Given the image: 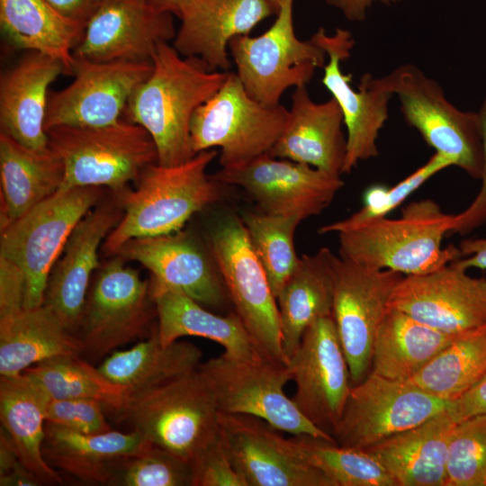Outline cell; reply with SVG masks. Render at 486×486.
Segmentation results:
<instances>
[{
  "mask_svg": "<svg viewBox=\"0 0 486 486\" xmlns=\"http://www.w3.org/2000/svg\"><path fill=\"white\" fill-rule=\"evenodd\" d=\"M152 66L130 97L125 113L152 138L158 163L175 166L196 155L190 137L193 116L220 89L229 71H211L201 59L182 56L168 42L158 44Z\"/></svg>",
  "mask_w": 486,
  "mask_h": 486,
  "instance_id": "cell-1",
  "label": "cell"
},
{
  "mask_svg": "<svg viewBox=\"0 0 486 486\" xmlns=\"http://www.w3.org/2000/svg\"><path fill=\"white\" fill-rule=\"evenodd\" d=\"M217 154L209 149L175 166L150 164L133 189L112 194L123 214L103 243L105 256H115L132 238L177 232L195 212L219 201L223 184L206 173Z\"/></svg>",
  "mask_w": 486,
  "mask_h": 486,
  "instance_id": "cell-2",
  "label": "cell"
},
{
  "mask_svg": "<svg viewBox=\"0 0 486 486\" xmlns=\"http://www.w3.org/2000/svg\"><path fill=\"white\" fill-rule=\"evenodd\" d=\"M453 217L431 199L412 202L399 218L383 217L338 234L339 256L402 275L433 271L461 257L458 247L442 248Z\"/></svg>",
  "mask_w": 486,
  "mask_h": 486,
  "instance_id": "cell-3",
  "label": "cell"
},
{
  "mask_svg": "<svg viewBox=\"0 0 486 486\" xmlns=\"http://www.w3.org/2000/svg\"><path fill=\"white\" fill-rule=\"evenodd\" d=\"M220 410L198 369L130 394L118 413L152 445L191 462L220 436Z\"/></svg>",
  "mask_w": 486,
  "mask_h": 486,
  "instance_id": "cell-4",
  "label": "cell"
},
{
  "mask_svg": "<svg viewBox=\"0 0 486 486\" xmlns=\"http://www.w3.org/2000/svg\"><path fill=\"white\" fill-rule=\"evenodd\" d=\"M46 132L49 148L64 166L62 189L100 186L117 194L158 162L148 132L129 121L102 127L58 126Z\"/></svg>",
  "mask_w": 486,
  "mask_h": 486,
  "instance_id": "cell-5",
  "label": "cell"
},
{
  "mask_svg": "<svg viewBox=\"0 0 486 486\" xmlns=\"http://www.w3.org/2000/svg\"><path fill=\"white\" fill-rule=\"evenodd\" d=\"M104 187L59 189L1 229L0 256L24 274L23 307L43 304L50 273L77 223L104 199Z\"/></svg>",
  "mask_w": 486,
  "mask_h": 486,
  "instance_id": "cell-6",
  "label": "cell"
},
{
  "mask_svg": "<svg viewBox=\"0 0 486 486\" xmlns=\"http://www.w3.org/2000/svg\"><path fill=\"white\" fill-rule=\"evenodd\" d=\"M207 247L235 312L263 357L288 365L276 297L241 218L229 214L217 221Z\"/></svg>",
  "mask_w": 486,
  "mask_h": 486,
  "instance_id": "cell-7",
  "label": "cell"
},
{
  "mask_svg": "<svg viewBox=\"0 0 486 486\" xmlns=\"http://www.w3.org/2000/svg\"><path fill=\"white\" fill-rule=\"evenodd\" d=\"M289 110L253 99L236 73L194 112L191 144L194 154L220 148L221 168L241 166L267 154L281 135Z\"/></svg>",
  "mask_w": 486,
  "mask_h": 486,
  "instance_id": "cell-8",
  "label": "cell"
},
{
  "mask_svg": "<svg viewBox=\"0 0 486 486\" xmlns=\"http://www.w3.org/2000/svg\"><path fill=\"white\" fill-rule=\"evenodd\" d=\"M101 264L89 287L76 337L92 359L108 356L145 336L157 317L149 280L115 255Z\"/></svg>",
  "mask_w": 486,
  "mask_h": 486,
  "instance_id": "cell-9",
  "label": "cell"
},
{
  "mask_svg": "<svg viewBox=\"0 0 486 486\" xmlns=\"http://www.w3.org/2000/svg\"><path fill=\"white\" fill-rule=\"evenodd\" d=\"M229 50L249 96L268 106L279 105L288 88L306 86L316 68H323L327 57L311 39L297 38L293 0L283 1L264 33L237 36L229 42Z\"/></svg>",
  "mask_w": 486,
  "mask_h": 486,
  "instance_id": "cell-10",
  "label": "cell"
},
{
  "mask_svg": "<svg viewBox=\"0 0 486 486\" xmlns=\"http://www.w3.org/2000/svg\"><path fill=\"white\" fill-rule=\"evenodd\" d=\"M199 370L209 380L220 412L258 418L273 428L292 436H310L337 444L328 432L310 422L284 392L292 380L289 365L265 358L245 361L223 353Z\"/></svg>",
  "mask_w": 486,
  "mask_h": 486,
  "instance_id": "cell-11",
  "label": "cell"
},
{
  "mask_svg": "<svg viewBox=\"0 0 486 486\" xmlns=\"http://www.w3.org/2000/svg\"><path fill=\"white\" fill-rule=\"evenodd\" d=\"M390 76L406 122L436 153L481 179L483 149L478 113L456 108L440 85L415 65L400 66Z\"/></svg>",
  "mask_w": 486,
  "mask_h": 486,
  "instance_id": "cell-12",
  "label": "cell"
},
{
  "mask_svg": "<svg viewBox=\"0 0 486 486\" xmlns=\"http://www.w3.org/2000/svg\"><path fill=\"white\" fill-rule=\"evenodd\" d=\"M450 403L410 381L392 380L370 371L352 385L331 435L341 446L365 449L420 425L447 410Z\"/></svg>",
  "mask_w": 486,
  "mask_h": 486,
  "instance_id": "cell-13",
  "label": "cell"
},
{
  "mask_svg": "<svg viewBox=\"0 0 486 486\" xmlns=\"http://www.w3.org/2000/svg\"><path fill=\"white\" fill-rule=\"evenodd\" d=\"M328 57L323 67V86L338 102L346 128V154L344 173H350L360 161L378 155L377 139L389 117V103L394 95L390 74L374 77L365 73L356 89L351 86L352 75L344 74L341 63L351 55L355 45L352 33L337 28L328 34L320 27L310 38Z\"/></svg>",
  "mask_w": 486,
  "mask_h": 486,
  "instance_id": "cell-14",
  "label": "cell"
},
{
  "mask_svg": "<svg viewBox=\"0 0 486 486\" xmlns=\"http://www.w3.org/2000/svg\"><path fill=\"white\" fill-rule=\"evenodd\" d=\"M403 276L392 270L371 268L337 257L332 317L352 385L363 381L371 370L376 332Z\"/></svg>",
  "mask_w": 486,
  "mask_h": 486,
  "instance_id": "cell-15",
  "label": "cell"
},
{
  "mask_svg": "<svg viewBox=\"0 0 486 486\" xmlns=\"http://www.w3.org/2000/svg\"><path fill=\"white\" fill-rule=\"evenodd\" d=\"M221 184L243 189L261 212L302 221L326 209L344 182L340 176L268 153L212 176Z\"/></svg>",
  "mask_w": 486,
  "mask_h": 486,
  "instance_id": "cell-16",
  "label": "cell"
},
{
  "mask_svg": "<svg viewBox=\"0 0 486 486\" xmlns=\"http://www.w3.org/2000/svg\"><path fill=\"white\" fill-rule=\"evenodd\" d=\"M152 62H95L73 56L74 80L50 91L45 130L58 126L102 127L116 123L134 90L152 71Z\"/></svg>",
  "mask_w": 486,
  "mask_h": 486,
  "instance_id": "cell-17",
  "label": "cell"
},
{
  "mask_svg": "<svg viewBox=\"0 0 486 486\" xmlns=\"http://www.w3.org/2000/svg\"><path fill=\"white\" fill-rule=\"evenodd\" d=\"M288 365L295 382L293 402L310 422L331 435L352 387L332 315L320 318L305 330Z\"/></svg>",
  "mask_w": 486,
  "mask_h": 486,
  "instance_id": "cell-18",
  "label": "cell"
},
{
  "mask_svg": "<svg viewBox=\"0 0 486 486\" xmlns=\"http://www.w3.org/2000/svg\"><path fill=\"white\" fill-rule=\"evenodd\" d=\"M389 307L439 331L464 336L486 327V278L471 276L453 263L404 275Z\"/></svg>",
  "mask_w": 486,
  "mask_h": 486,
  "instance_id": "cell-19",
  "label": "cell"
},
{
  "mask_svg": "<svg viewBox=\"0 0 486 486\" xmlns=\"http://www.w3.org/2000/svg\"><path fill=\"white\" fill-rule=\"evenodd\" d=\"M172 16L149 0H104L73 56L95 62H152L158 44L176 37Z\"/></svg>",
  "mask_w": 486,
  "mask_h": 486,
  "instance_id": "cell-20",
  "label": "cell"
},
{
  "mask_svg": "<svg viewBox=\"0 0 486 486\" xmlns=\"http://www.w3.org/2000/svg\"><path fill=\"white\" fill-rule=\"evenodd\" d=\"M220 432L247 486H331L320 471L297 454L287 438L258 418L220 412Z\"/></svg>",
  "mask_w": 486,
  "mask_h": 486,
  "instance_id": "cell-21",
  "label": "cell"
},
{
  "mask_svg": "<svg viewBox=\"0 0 486 486\" xmlns=\"http://www.w3.org/2000/svg\"><path fill=\"white\" fill-rule=\"evenodd\" d=\"M122 214L113 195L103 199L77 223L50 273L42 305L76 336L91 279L100 266L99 248Z\"/></svg>",
  "mask_w": 486,
  "mask_h": 486,
  "instance_id": "cell-22",
  "label": "cell"
},
{
  "mask_svg": "<svg viewBox=\"0 0 486 486\" xmlns=\"http://www.w3.org/2000/svg\"><path fill=\"white\" fill-rule=\"evenodd\" d=\"M116 255L149 270L152 285L181 292L208 308L230 302L208 247L191 233L132 238Z\"/></svg>",
  "mask_w": 486,
  "mask_h": 486,
  "instance_id": "cell-23",
  "label": "cell"
},
{
  "mask_svg": "<svg viewBox=\"0 0 486 486\" xmlns=\"http://www.w3.org/2000/svg\"><path fill=\"white\" fill-rule=\"evenodd\" d=\"M277 11L267 0H196L180 15L173 41L184 57L201 59L211 71H229V42Z\"/></svg>",
  "mask_w": 486,
  "mask_h": 486,
  "instance_id": "cell-24",
  "label": "cell"
},
{
  "mask_svg": "<svg viewBox=\"0 0 486 486\" xmlns=\"http://www.w3.org/2000/svg\"><path fill=\"white\" fill-rule=\"evenodd\" d=\"M342 124L343 113L333 97L315 103L306 86L295 87L284 130L268 154L340 176L346 154Z\"/></svg>",
  "mask_w": 486,
  "mask_h": 486,
  "instance_id": "cell-25",
  "label": "cell"
},
{
  "mask_svg": "<svg viewBox=\"0 0 486 486\" xmlns=\"http://www.w3.org/2000/svg\"><path fill=\"white\" fill-rule=\"evenodd\" d=\"M64 64L49 55L28 51L0 77V125L4 132L35 149L48 148L44 122L49 87Z\"/></svg>",
  "mask_w": 486,
  "mask_h": 486,
  "instance_id": "cell-26",
  "label": "cell"
},
{
  "mask_svg": "<svg viewBox=\"0 0 486 486\" xmlns=\"http://www.w3.org/2000/svg\"><path fill=\"white\" fill-rule=\"evenodd\" d=\"M152 444L132 429L84 434L46 422L43 455L56 467L87 484L108 485L118 466Z\"/></svg>",
  "mask_w": 486,
  "mask_h": 486,
  "instance_id": "cell-27",
  "label": "cell"
},
{
  "mask_svg": "<svg viewBox=\"0 0 486 486\" xmlns=\"http://www.w3.org/2000/svg\"><path fill=\"white\" fill-rule=\"evenodd\" d=\"M455 421L448 409L364 450L396 486H446L449 442Z\"/></svg>",
  "mask_w": 486,
  "mask_h": 486,
  "instance_id": "cell-28",
  "label": "cell"
},
{
  "mask_svg": "<svg viewBox=\"0 0 486 486\" xmlns=\"http://www.w3.org/2000/svg\"><path fill=\"white\" fill-rule=\"evenodd\" d=\"M150 292L163 345L183 337H199L220 345L223 354L230 357L245 361L264 358L236 312L227 316L215 314L181 292L151 284Z\"/></svg>",
  "mask_w": 486,
  "mask_h": 486,
  "instance_id": "cell-29",
  "label": "cell"
},
{
  "mask_svg": "<svg viewBox=\"0 0 486 486\" xmlns=\"http://www.w3.org/2000/svg\"><path fill=\"white\" fill-rule=\"evenodd\" d=\"M337 257L328 248L303 255L276 296L288 364L305 330L320 318L332 315Z\"/></svg>",
  "mask_w": 486,
  "mask_h": 486,
  "instance_id": "cell-30",
  "label": "cell"
},
{
  "mask_svg": "<svg viewBox=\"0 0 486 486\" xmlns=\"http://www.w3.org/2000/svg\"><path fill=\"white\" fill-rule=\"evenodd\" d=\"M63 179V163L49 147L31 148L1 132V229L58 192Z\"/></svg>",
  "mask_w": 486,
  "mask_h": 486,
  "instance_id": "cell-31",
  "label": "cell"
},
{
  "mask_svg": "<svg viewBox=\"0 0 486 486\" xmlns=\"http://www.w3.org/2000/svg\"><path fill=\"white\" fill-rule=\"evenodd\" d=\"M49 400V396L25 373L0 378L1 428L20 462L42 484H60V474L49 464L42 452Z\"/></svg>",
  "mask_w": 486,
  "mask_h": 486,
  "instance_id": "cell-32",
  "label": "cell"
},
{
  "mask_svg": "<svg viewBox=\"0 0 486 486\" xmlns=\"http://www.w3.org/2000/svg\"><path fill=\"white\" fill-rule=\"evenodd\" d=\"M81 353L77 337L43 305L0 318V377L19 375L52 357Z\"/></svg>",
  "mask_w": 486,
  "mask_h": 486,
  "instance_id": "cell-33",
  "label": "cell"
},
{
  "mask_svg": "<svg viewBox=\"0 0 486 486\" xmlns=\"http://www.w3.org/2000/svg\"><path fill=\"white\" fill-rule=\"evenodd\" d=\"M202 358V350L191 342L163 345L156 327L147 339L106 356L98 369L130 395L198 369Z\"/></svg>",
  "mask_w": 486,
  "mask_h": 486,
  "instance_id": "cell-34",
  "label": "cell"
},
{
  "mask_svg": "<svg viewBox=\"0 0 486 486\" xmlns=\"http://www.w3.org/2000/svg\"><path fill=\"white\" fill-rule=\"evenodd\" d=\"M460 337L439 331L389 307L374 338L370 371L389 379L410 381Z\"/></svg>",
  "mask_w": 486,
  "mask_h": 486,
  "instance_id": "cell-35",
  "label": "cell"
},
{
  "mask_svg": "<svg viewBox=\"0 0 486 486\" xmlns=\"http://www.w3.org/2000/svg\"><path fill=\"white\" fill-rule=\"evenodd\" d=\"M0 27L15 48L57 58L72 75L73 51L85 25L64 18L44 0H0Z\"/></svg>",
  "mask_w": 486,
  "mask_h": 486,
  "instance_id": "cell-36",
  "label": "cell"
},
{
  "mask_svg": "<svg viewBox=\"0 0 486 486\" xmlns=\"http://www.w3.org/2000/svg\"><path fill=\"white\" fill-rule=\"evenodd\" d=\"M486 373V328L454 339L410 381L427 392L454 400Z\"/></svg>",
  "mask_w": 486,
  "mask_h": 486,
  "instance_id": "cell-37",
  "label": "cell"
},
{
  "mask_svg": "<svg viewBox=\"0 0 486 486\" xmlns=\"http://www.w3.org/2000/svg\"><path fill=\"white\" fill-rule=\"evenodd\" d=\"M79 356L52 357L31 366L23 373L50 399H95L103 402L105 409L119 413L128 400L127 391L107 379L98 368Z\"/></svg>",
  "mask_w": 486,
  "mask_h": 486,
  "instance_id": "cell-38",
  "label": "cell"
},
{
  "mask_svg": "<svg viewBox=\"0 0 486 486\" xmlns=\"http://www.w3.org/2000/svg\"><path fill=\"white\" fill-rule=\"evenodd\" d=\"M306 463L320 471L331 486H396L382 464L364 449L341 446L310 436L288 438Z\"/></svg>",
  "mask_w": 486,
  "mask_h": 486,
  "instance_id": "cell-39",
  "label": "cell"
},
{
  "mask_svg": "<svg viewBox=\"0 0 486 486\" xmlns=\"http://www.w3.org/2000/svg\"><path fill=\"white\" fill-rule=\"evenodd\" d=\"M241 220L276 297L300 260L294 248V233L302 220L261 211L246 212Z\"/></svg>",
  "mask_w": 486,
  "mask_h": 486,
  "instance_id": "cell-40",
  "label": "cell"
},
{
  "mask_svg": "<svg viewBox=\"0 0 486 486\" xmlns=\"http://www.w3.org/2000/svg\"><path fill=\"white\" fill-rule=\"evenodd\" d=\"M452 166L453 163L447 158L435 152L424 165L394 186L370 187L364 194V205L360 210L346 219L321 226L319 233L339 234L386 217L428 179Z\"/></svg>",
  "mask_w": 486,
  "mask_h": 486,
  "instance_id": "cell-41",
  "label": "cell"
},
{
  "mask_svg": "<svg viewBox=\"0 0 486 486\" xmlns=\"http://www.w3.org/2000/svg\"><path fill=\"white\" fill-rule=\"evenodd\" d=\"M486 480V414L455 424L448 448L446 486H483Z\"/></svg>",
  "mask_w": 486,
  "mask_h": 486,
  "instance_id": "cell-42",
  "label": "cell"
},
{
  "mask_svg": "<svg viewBox=\"0 0 486 486\" xmlns=\"http://www.w3.org/2000/svg\"><path fill=\"white\" fill-rule=\"evenodd\" d=\"M112 486H192L190 463L152 445L125 459L113 473Z\"/></svg>",
  "mask_w": 486,
  "mask_h": 486,
  "instance_id": "cell-43",
  "label": "cell"
},
{
  "mask_svg": "<svg viewBox=\"0 0 486 486\" xmlns=\"http://www.w3.org/2000/svg\"><path fill=\"white\" fill-rule=\"evenodd\" d=\"M104 410V403L95 399H50L46 422L84 434L104 433L112 429Z\"/></svg>",
  "mask_w": 486,
  "mask_h": 486,
  "instance_id": "cell-44",
  "label": "cell"
},
{
  "mask_svg": "<svg viewBox=\"0 0 486 486\" xmlns=\"http://www.w3.org/2000/svg\"><path fill=\"white\" fill-rule=\"evenodd\" d=\"M192 486H247L220 436L190 462Z\"/></svg>",
  "mask_w": 486,
  "mask_h": 486,
  "instance_id": "cell-45",
  "label": "cell"
},
{
  "mask_svg": "<svg viewBox=\"0 0 486 486\" xmlns=\"http://www.w3.org/2000/svg\"><path fill=\"white\" fill-rule=\"evenodd\" d=\"M477 113L483 149L482 184L477 195L468 207L454 214L449 234L466 235L486 223V94Z\"/></svg>",
  "mask_w": 486,
  "mask_h": 486,
  "instance_id": "cell-46",
  "label": "cell"
},
{
  "mask_svg": "<svg viewBox=\"0 0 486 486\" xmlns=\"http://www.w3.org/2000/svg\"><path fill=\"white\" fill-rule=\"evenodd\" d=\"M26 282L22 269L9 259L0 256V318L22 310Z\"/></svg>",
  "mask_w": 486,
  "mask_h": 486,
  "instance_id": "cell-47",
  "label": "cell"
},
{
  "mask_svg": "<svg viewBox=\"0 0 486 486\" xmlns=\"http://www.w3.org/2000/svg\"><path fill=\"white\" fill-rule=\"evenodd\" d=\"M448 412L455 423L486 414V373L465 393L451 401Z\"/></svg>",
  "mask_w": 486,
  "mask_h": 486,
  "instance_id": "cell-48",
  "label": "cell"
},
{
  "mask_svg": "<svg viewBox=\"0 0 486 486\" xmlns=\"http://www.w3.org/2000/svg\"><path fill=\"white\" fill-rule=\"evenodd\" d=\"M64 18L85 25L104 0H44Z\"/></svg>",
  "mask_w": 486,
  "mask_h": 486,
  "instance_id": "cell-49",
  "label": "cell"
},
{
  "mask_svg": "<svg viewBox=\"0 0 486 486\" xmlns=\"http://www.w3.org/2000/svg\"><path fill=\"white\" fill-rule=\"evenodd\" d=\"M461 257L452 262L455 266L486 269V238H466L460 242Z\"/></svg>",
  "mask_w": 486,
  "mask_h": 486,
  "instance_id": "cell-50",
  "label": "cell"
},
{
  "mask_svg": "<svg viewBox=\"0 0 486 486\" xmlns=\"http://www.w3.org/2000/svg\"><path fill=\"white\" fill-rule=\"evenodd\" d=\"M328 4L338 9L349 21L361 22L366 18L369 8L374 3L385 5L395 4L402 0H323Z\"/></svg>",
  "mask_w": 486,
  "mask_h": 486,
  "instance_id": "cell-51",
  "label": "cell"
},
{
  "mask_svg": "<svg viewBox=\"0 0 486 486\" xmlns=\"http://www.w3.org/2000/svg\"><path fill=\"white\" fill-rule=\"evenodd\" d=\"M42 484L39 478L21 462L8 473L0 476L1 486H37Z\"/></svg>",
  "mask_w": 486,
  "mask_h": 486,
  "instance_id": "cell-52",
  "label": "cell"
},
{
  "mask_svg": "<svg viewBox=\"0 0 486 486\" xmlns=\"http://www.w3.org/2000/svg\"><path fill=\"white\" fill-rule=\"evenodd\" d=\"M20 462L17 454L3 428L0 432V476L11 472Z\"/></svg>",
  "mask_w": 486,
  "mask_h": 486,
  "instance_id": "cell-53",
  "label": "cell"
},
{
  "mask_svg": "<svg viewBox=\"0 0 486 486\" xmlns=\"http://www.w3.org/2000/svg\"><path fill=\"white\" fill-rule=\"evenodd\" d=\"M194 1L196 0H149L158 9L171 13L178 18Z\"/></svg>",
  "mask_w": 486,
  "mask_h": 486,
  "instance_id": "cell-54",
  "label": "cell"
},
{
  "mask_svg": "<svg viewBox=\"0 0 486 486\" xmlns=\"http://www.w3.org/2000/svg\"><path fill=\"white\" fill-rule=\"evenodd\" d=\"M274 7V9L278 12V9L280 7V5L282 4L283 1L284 0H267Z\"/></svg>",
  "mask_w": 486,
  "mask_h": 486,
  "instance_id": "cell-55",
  "label": "cell"
},
{
  "mask_svg": "<svg viewBox=\"0 0 486 486\" xmlns=\"http://www.w3.org/2000/svg\"><path fill=\"white\" fill-rule=\"evenodd\" d=\"M483 486H486V480H485V482H484V483H483Z\"/></svg>",
  "mask_w": 486,
  "mask_h": 486,
  "instance_id": "cell-56",
  "label": "cell"
},
{
  "mask_svg": "<svg viewBox=\"0 0 486 486\" xmlns=\"http://www.w3.org/2000/svg\"><path fill=\"white\" fill-rule=\"evenodd\" d=\"M486 328V327H485Z\"/></svg>",
  "mask_w": 486,
  "mask_h": 486,
  "instance_id": "cell-57",
  "label": "cell"
}]
</instances>
